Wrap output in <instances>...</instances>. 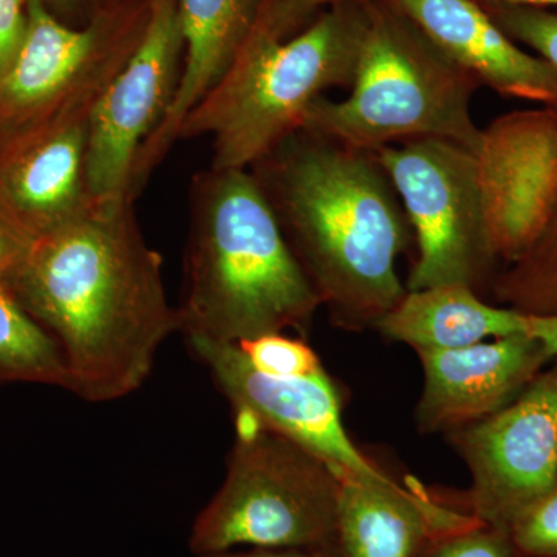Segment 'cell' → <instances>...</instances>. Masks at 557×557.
<instances>
[{
    "label": "cell",
    "mask_w": 557,
    "mask_h": 557,
    "mask_svg": "<svg viewBox=\"0 0 557 557\" xmlns=\"http://www.w3.org/2000/svg\"><path fill=\"white\" fill-rule=\"evenodd\" d=\"M10 292L60 348L67 391L90 403L137 392L178 332L163 258L129 197L91 200L33 240Z\"/></svg>",
    "instance_id": "6da1fadb"
},
{
    "label": "cell",
    "mask_w": 557,
    "mask_h": 557,
    "mask_svg": "<svg viewBox=\"0 0 557 557\" xmlns=\"http://www.w3.org/2000/svg\"><path fill=\"white\" fill-rule=\"evenodd\" d=\"M249 172L333 324L375 329L408 292L397 263L416 242L376 153L299 129Z\"/></svg>",
    "instance_id": "7a4b0ae2"
},
{
    "label": "cell",
    "mask_w": 557,
    "mask_h": 557,
    "mask_svg": "<svg viewBox=\"0 0 557 557\" xmlns=\"http://www.w3.org/2000/svg\"><path fill=\"white\" fill-rule=\"evenodd\" d=\"M321 307L251 172H197L177 306L183 338L239 344L307 333Z\"/></svg>",
    "instance_id": "3957f363"
},
{
    "label": "cell",
    "mask_w": 557,
    "mask_h": 557,
    "mask_svg": "<svg viewBox=\"0 0 557 557\" xmlns=\"http://www.w3.org/2000/svg\"><path fill=\"white\" fill-rule=\"evenodd\" d=\"M369 22V0L336 3L292 38L248 36L236 60L178 131L209 135L214 170H249L302 127L310 106L350 87Z\"/></svg>",
    "instance_id": "277c9868"
},
{
    "label": "cell",
    "mask_w": 557,
    "mask_h": 557,
    "mask_svg": "<svg viewBox=\"0 0 557 557\" xmlns=\"http://www.w3.org/2000/svg\"><path fill=\"white\" fill-rule=\"evenodd\" d=\"M480 87L391 3L369 2L350 94L343 101L319 98L300 129L373 152L440 138L478 153L482 129L472 100Z\"/></svg>",
    "instance_id": "5b68a950"
},
{
    "label": "cell",
    "mask_w": 557,
    "mask_h": 557,
    "mask_svg": "<svg viewBox=\"0 0 557 557\" xmlns=\"http://www.w3.org/2000/svg\"><path fill=\"white\" fill-rule=\"evenodd\" d=\"M236 438L218 493L190 530L196 556L237 548L336 544L339 475L309 449L234 416Z\"/></svg>",
    "instance_id": "8992f818"
},
{
    "label": "cell",
    "mask_w": 557,
    "mask_h": 557,
    "mask_svg": "<svg viewBox=\"0 0 557 557\" xmlns=\"http://www.w3.org/2000/svg\"><path fill=\"white\" fill-rule=\"evenodd\" d=\"M152 0H115L83 27L28 0L27 28L0 79V149L95 106L145 36Z\"/></svg>",
    "instance_id": "52a82bcc"
},
{
    "label": "cell",
    "mask_w": 557,
    "mask_h": 557,
    "mask_svg": "<svg viewBox=\"0 0 557 557\" xmlns=\"http://www.w3.org/2000/svg\"><path fill=\"white\" fill-rule=\"evenodd\" d=\"M413 231L418 256L406 289L493 285L498 259L471 150L423 138L375 150Z\"/></svg>",
    "instance_id": "ba28073f"
},
{
    "label": "cell",
    "mask_w": 557,
    "mask_h": 557,
    "mask_svg": "<svg viewBox=\"0 0 557 557\" xmlns=\"http://www.w3.org/2000/svg\"><path fill=\"white\" fill-rule=\"evenodd\" d=\"M507 408L448 434L471 487L460 509L509 531L557 483V358Z\"/></svg>",
    "instance_id": "9c48e42d"
},
{
    "label": "cell",
    "mask_w": 557,
    "mask_h": 557,
    "mask_svg": "<svg viewBox=\"0 0 557 557\" xmlns=\"http://www.w3.org/2000/svg\"><path fill=\"white\" fill-rule=\"evenodd\" d=\"M178 0H152L145 36L91 112L86 183L91 200L135 199V163L166 119L182 78Z\"/></svg>",
    "instance_id": "30bf717a"
},
{
    "label": "cell",
    "mask_w": 557,
    "mask_h": 557,
    "mask_svg": "<svg viewBox=\"0 0 557 557\" xmlns=\"http://www.w3.org/2000/svg\"><path fill=\"white\" fill-rule=\"evenodd\" d=\"M234 416H245L324 460L339 479L391 480L348 437L341 401L327 373L274 376L249 362L239 344L186 339Z\"/></svg>",
    "instance_id": "8fae6325"
},
{
    "label": "cell",
    "mask_w": 557,
    "mask_h": 557,
    "mask_svg": "<svg viewBox=\"0 0 557 557\" xmlns=\"http://www.w3.org/2000/svg\"><path fill=\"white\" fill-rule=\"evenodd\" d=\"M478 174L498 262L536 240L557 193V109L505 113L482 129Z\"/></svg>",
    "instance_id": "7c38bea8"
},
{
    "label": "cell",
    "mask_w": 557,
    "mask_h": 557,
    "mask_svg": "<svg viewBox=\"0 0 557 557\" xmlns=\"http://www.w3.org/2000/svg\"><path fill=\"white\" fill-rule=\"evenodd\" d=\"M416 351L424 376L417 406L423 434H450L494 416L552 361L528 332L450 350Z\"/></svg>",
    "instance_id": "4fadbf2b"
},
{
    "label": "cell",
    "mask_w": 557,
    "mask_h": 557,
    "mask_svg": "<svg viewBox=\"0 0 557 557\" xmlns=\"http://www.w3.org/2000/svg\"><path fill=\"white\" fill-rule=\"evenodd\" d=\"M449 60L505 98L557 109V73L502 30L479 0H386Z\"/></svg>",
    "instance_id": "5bb4252c"
},
{
    "label": "cell",
    "mask_w": 557,
    "mask_h": 557,
    "mask_svg": "<svg viewBox=\"0 0 557 557\" xmlns=\"http://www.w3.org/2000/svg\"><path fill=\"white\" fill-rule=\"evenodd\" d=\"M89 126L90 119L50 124L0 149V207L32 242L90 203Z\"/></svg>",
    "instance_id": "9a60e30c"
},
{
    "label": "cell",
    "mask_w": 557,
    "mask_h": 557,
    "mask_svg": "<svg viewBox=\"0 0 557 557\" xmlns=\"http://www.w3.org/2000/svg\"><path fill=\"white\" fill-rule=\"evenodd\" d=\"M260 2L262 0H178L185 39L182 78L166 119L139 150L132 183L135 199L178 141L183 120L236 60L255 27Z\"/></svg>",
    "instance_id": "2e32d148"
},
{
    "label": "cell",
    "mask_w": 557,
    "mask_h": 557,
    "mask_svg": "<svg viewBox=\"0 0 557 557\" xmlns=\"http://www.w3.org/2000/svg\"><path fill=\"white\" fill-rule=\"evenodd\" d=\"M474 516L417 483L341 479L336 545L346 557H416L442 531Z\"/></svg>",
    "instance_id": "e0dca14e"
},
{
    "label": "cell",
    "mask_w": 557,
    "mask_h": 557,
    "mask_svg": "<svg viewBox=\"0 0 557 557\" xmlns=\"http://www.w3.org/2000/svg\"><path fill=\"white\" fill-rule=\"evenodd\" d=\"M375 329L384 338L408 344L413 350H450L528 332V317L491 306L465 285H440L408 289Z\"/></svg>",
    "instance_id": "ac0fdd59"
},
{
    "label": "cell",
    "mask_w": 557,
    "mask_h": 557,
    "mask_svg": "<svg viewBox=\"0 0 557 557\" xmlns=\"http://www.w3.org/2000/svg\"><path fill=\"white\" fill-rule=\"evenodd\" d=\"M44 384L69 387L60 348L13 293L0 288V386Z\"/></svg>",
    "instance_id": "d6986e66"
},
{
    "label": "cell",
    "mask_w": 557,
    "mask_h": 557,
    "mask_svg": "<svg viewBox=\"0 0 557 557\" xmlns=\"http://www.w3.org/2000/svg\"><path fill=\"white\" fill-rule=\"evenodd\" d=\"M493 295L527 317L557 314V193L536 240L494 278Z\"/></svg>",
    "instance_id": "ffe728a7"
},
{
    "label": "cell",
    "mask_w": 557,
    "mask_h": 557,
    "mask_svg": "<svg viewBox=\"0 0 557 557\" xmlns=\"http://www.w3.org/2000/svg\"><path fill=\"white\" fill-rule=\"evenodd\" d=\"M509 38L557 73V10L480 2Z\"/></svg>",
    "instance_id": "44dd1931"
},
{
    "label": "cell",
    "mask_w": 557,
    "mask_h": 557,
    "mask_svg": "<svg viewBox=\"0 0 557 557\" xmlns=\"http://www.w3.org/2000/svg\"><path fill=\"white\" fill-rule=\"evenodd\" d=\"M239 347L256 369L269 375L318 376L327 373L309 344L288 338L284 333L242 341Z\"/></svg>",
    "instance_id": "7402d4cb"
},
{
    "label": "cell",
    "mask_w": 557,
    "mask_h": 557,
    "mask_svg": "<svg viewBox=\"0 0 557 557\" xmlns=\"http://www.w3.org/2000/svg\"><path fill=\"white\" fill-rule=\"evenodd\" d=\"M416 557H519L507 531L472 518L463 525L434 534Z\"/></svg>",
    "instance_id": "603a6c76"
},
{
    "label": "cell",
    "mask_w": 557,
    "mask_h": 557,
    "mask_svg": "<svg viewBox=\"0 0 557 557\" xmlns=\"http://www.w3.org/2000/svg\"><path fill=\"white\" fill-rule=\"evenodd\" d=\"M522 557H557V483L516 519L508 531Z\"/></svg>",
    "instance_id": "cb8c5ba5"
},
{
    "label": "cell",
    "mask_w": 557,
    "mask_h": 557,
    "mask_svg": "<svg viewBox=\"0 0 557 557\" xmlns=\"http://www.w3.org/2000/svg\"><path fill=\"white\" fill-rule=\"evenodd\" d=\"M343 2L354 0H262L249 35L274 40L292 38L319 13Z\"/></svg>",
    "instance_id": "d4e9b609"
},
{
    "label": "cell",
    "mask_w": 557,
    "mask_h": 557,
    "mask_svg": "<svg viewBox=\"0 0 557 557\" xmlns=\"http://www.w3.org/2000/svg\"><path fill=\"white\" fill-rule=\"evenodd\" d=\"M27 16L28 0H0V79L20 50Z\"/></svg>",
    "instance_id": "484cf974"
},
{
    "label": "cell",
    "mask_w": 557,
    "mask_h": 557,
    "mask_svg": "<svg viewBox=\"0 0 557 557\" xmlns=\"http://www.w3.org/2000/svg\"><path fill=\"white\" fill-rule=\"evenodd\" d=\"M30 245L32 240L21 233L0 207V288H11Z\"/></svg>",
    "instance_id": "4316f807"
},
{
    "label": "cell",
    "mask_w": 557,
    "mask_h": 557,
    "mask_svg": "<svg viewBox=\"0 0 557 557\" xmlns=\"http://www.w3.org/2000/svg\"><path fill=\"white\" fill-rule=\"evenodd\" d=\"M62 22L83 27L115 0H40Z\"/></svg>",
    "instance_id": "83f0119b"
},
{
    "label": "cell",
    "mask_w": 557,
    "mask_h": 557,
    "mask_svg": "<svg viewBox=\"0 0 557 557\" xmlns=\"http://www.w3.org/2000/svg\"><path fill=\"white\" fill-rule=\"evenodd\" d=\"M197 557H346L338 545L314 547L237 548Z\"/></svg>",
    "instance_id": "f1b7e54d"
},
{
    "label": "cell",
    "mask_w": 557,
    "mask_h": 557,
    "mask_svg": "<svg viewBox=\"0 0 557 557\" xmlns=\"http://www.w3.org/2000/svg\"><path fill=\"white\" fill-rule=\"evenodd\" d=\"M528 333L544 346L549 359L557 358V314L528 317Z\"/></svg>",
    "instance_id": "f546056e"
},
{
    "label": "cell",
    "mask_w": 557,
    "mask_h": 557,
    "mask_svg": "<svg viewBox=\"0 0 557 557\" xmlns=\"http://www.w3.org/2000/svg\"><path fill=\"white\" fill-rule=\"evenodd\" d=\"M486 3H504V5L534 7V9L557 10V0H479Z\"/></svg>",
    "instance_id": "4dcf8cb0"
},
{
    "label": "cell",
    "mask_w": 557,
    "mask_h": 557,
    "mask_svg": "<svg viewBox=\"0 0 557 557\" xmlns=\"http://www.w3.org/2000/svg\"><path fill=\"white\" fill-rule=\"evenodd\" d=\"M519 557H522V556H519Z\"/></svg>",
    "instance_id": "1f68e13d"
}]
</instances>
